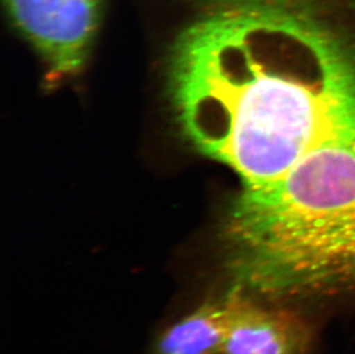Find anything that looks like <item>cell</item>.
Here are the masks:
<instances>
[{
	"mask_svg": "<svg viewBox=\"0 0 355 354\" xmlns=\"http://www.w3.org/2000/svg\"><path fill=\"white\" fill-rule=\"evenodd\" d=\"M169 85L182 130L260 187L306 155L355 145V49L332 20L353 0H193Z\"/></svg>",
	"mask_w": 355,
	"mask_h": 354,
	"instance_id": "cell-1",
	"label": "cell"
},
{
	"mask_svg": "<svg viewBox=\"0 0 355 354\" xmlns=\"http://www.w3.org/2000/svg\"><path fill=\"white\" fill-rule=\"evenodd\" d=\"M222 239L230 285L305 313L355 305V145L321 147L241 187Z\"/></svg>",
	"mask_w": 355,
	"mask_h": 354,
	"instance_id": "cell-2",
	"label": "cell"
},
{
	"mask_svg": "<svg viewBox=\"0 0 355 354\" xmlns=\"http://www.w3.org/2000/svg\"><path fill=\"white\" fill-rule=\"evenodd\" d=\"M14 27L55 76L82 69L107 0H3Z\"/></svg>",
	"mask_w": 355,
	"mask_h": 354,
	"instance_id": "cell-3",
	"label": "cell"
},
{
	"mask_svg": "<svg viewBox=\"0 0 355 354\" xmlns=\"http://www.w3.org/2000/svg\"><path fill=\"white\" fill-rule=\"evenodd\" d=\"M223 354H309L312 324L305 313L230 287L225 292Z\"/></svg>",
	"mask_w": 355,
	"mask_h": 354,
	"instance_id": "cell-4",
	"label": "cell"
},
{
	"mask_svg": "<svg viewBox=\"0 0 355 354\" xmlns=\"http://www.w3.org/2000/svg\"><path fill=\"white\" fill-rule=\"evenodd\" d=\"M225 294L202 301L168 326L152 344L150 354H223Z\"/></svg>",
	"mask_w": 355,
	"mask_h": 354,
	"instance_id": "cell-5",
	"label": "cell"
}]
</instances>
